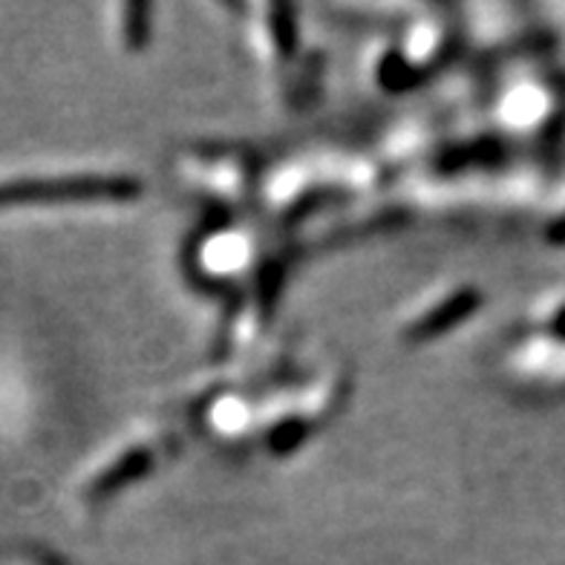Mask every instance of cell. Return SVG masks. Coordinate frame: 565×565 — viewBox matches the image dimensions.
I'll use <instances>...</instances> for the list:
<instances>
[{"mask_svg": "<svg viewBox=\"0 0 565 565\" xmlns=\"http://www.w3.org/2000/svg\"><path fill=\"white\" fill-rule=\"evenodd\" d=\"M298 257L286 234L266 223L243 220H205L182 248V266L202 289L225 295V306L243 298L266 275L289 268Z\"/></svg>", "mask_w": 565, "mask_h": 565, "instance_id": "obj_1", "label": "cell"}, {"mask_svg": "<svg viewBox=\"0 0 565 565\" xmlns=\"http://www.w3.org/2000/svg\"><path fill=\"white\" fill-rule=\"evenodd\" d=\"M352 395V370L347 361L298 366L263 393L257 450L271 459L300 454L320 433L335 424Z\"/></svg>", "mask_w": 565, "mask_h": 565, "instance_id": "obj_2", "label": "cell"}, {"mask_svg": "<svg viewBox=\"0 0 565 565\" xmlns=\"http://www.w3.org/2000/svg\"><path fill=\"white\" fill-rule=\"evenodd\" d=\"M465 46V21L454 9H413L390 32H381L364 55V75L381 96H404L454 64Z\"/></svg>", "mask_w": 565, "mask_h": 565, "instance_id": "obj_3", "label": "cell"}, {"mask_svg": "<svg viewBox=\"0 0 565 565\" xmlns=\"http://www.w3.org/2000/svg\"><path fill=\"white\" fill-rule=\"evenodd\" d=\"M171 177L205 220H243L257 211L266 164L248 141L202 139L173 153Z\"/></svg>", "mask_w": 565, "mask_h": 565, "instance_id": "obj_4", "label": "cell"}, {"mask_svg": "<svg viewBox=\"0 0 565 565\" xmlns=\"http://www.w3.org/2000/svg\"><path fill=\"white\" fill-rule=\"evenodd\" d=\"M488 125L508 148H551L565 127V73L540 50L508 61L488 105Z\"/></svg>", "mask_w": 565, "mask_h": 565, "instance_id": "obj_5", "label": "cell"}, {"mask_svg": "<svg viewBox=\"0 0 565 565\" xmlns=\"http://www.w3.org/2000/svg\"><path fill=\"white\" fill-rule=\"evenodd\" d=\"M182 430L173 416H148L127 424L75 479L73 502L82 511H102L127 491L157 477L182 450Z\"/></svg>", "mask_w": 565, "mask_h": 565, "instance_id": "obj_6", "label": "cell"}, {"mask_svg": "<svg viewBox=\"0 0 565 565\" xmlns=\"http://www.w3.org/2000/svg\"><path fill=\"white\" fill-rule=\"evenodd\" d=\"M243 15L252 58L277 102L282 107L309 105L320 89L323 61L306 46L298 9L289 3H252Z\"/></svg>", "mask_w": 565, "mask_h": 565, "instance_id": "obj_7", "label": "cell"}, {"mask_svg": "<svg viewBox=\"0 0 565 565\" xmlns=\"http://www.w3.org/2000/svg\"><path fill=\"white\" fill-rule=\"evenodd\" d=\"M145 194V179L119 168H70V171L18 173L0 179V211L23 205H87L134 202Z\"/></svg>", "mask_w": 565, "mask_h": 565, "instance_id": "obj_8", "label": "cell"}, {"mask_svg": "<svg viewBox=\"0 0 565 565\" xmlns=\"http://www.w3.org/2000/svg\"><path fill=\"white\" fill-rule=\"evenodd\" d=\"M488 300L482 282L470 277H447L430 282L402 306L393 320V341L402 347H427L461 329Z\"/></svg>", "mask_w": 565, "mask_h": 565, "instance_id": "obj_9", "label": "cell"}, {"mask_svg": "<svg viewBox=\"0 0 565 565\" xmlns=\"http://www.w3.org/2000/svg\"><path fill=\"white\" fill-rule=\"evenodd\" d=\"M502 370L513 387L543 398L565 395V323L520 318L502 350Z\"/></svg>", "mask_w": 565, "mask_h": 565, "instance_id": "obj_10", "label": "cell"}, {"mask_svg": "<svg viewBox=\"0 0 565 565\" xmlns=\"http://www.w3.org/2000/svg\"><path fill=\"white\" fill-rule=\"evenodd\" d=\"M110 18L113 46L125 55L148 53L153 44V7L150 3H113Z\"/></svg>", "mask_w": 565, "mask_h": 565, "instance_id": "obj_11", "label": "cell"}, {"mask_svg": "<svg viewBox=\"0 0 565 565\" xmlns=\"http://www.w3.org/2000/svg\"><path fill=\"white\" fill-rule=\"evenodd\" d=\"M540 237L548 246H565V182L540 209Z\"/></svg>", "mask_w": 565, "mask_h": 565, "instance_id": "obj_12", "label": "cell"}]
</instances>
